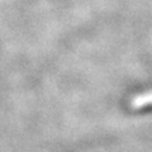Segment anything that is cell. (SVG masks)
<instances>
[{
	"label": "cell",
	"mask_w": 152,
	"mask_h": 152,
	"mask_svg": "<svg viewBox=\"0 0 152 152\" xmlns=\"http://www.w3.org/2000/svg\"><path fill=\"white\" fill-rule=\"evenodd\" d=\"M129 109L133 112H146L152 109V90L136 94L129 100Z\"/></svg>",
	"instance_id": "cell-1"
}]
</instances>
